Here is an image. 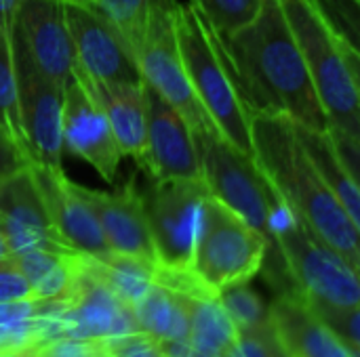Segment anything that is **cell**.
<instances>
[{"label":"cell","instance_id":"1","mask_svg":"<svg viewBox=\"0 0 360 357\" xmlns=\"http://www.w3.org/2000/svg\"><path fill=\"white\" fill-rule=\"evenodd\" d=\"M221 40L251 114H281L312 130H329L281 0H264L251 23Z\"/></svg>","mask_w":360,"mask_h":357},{"label":"cell","instance_id":"2","mask_svg":"<svg viewBox=\"0 0 360 357\" xmlns=\"http://www.w3.org/2000/svg\"><path fill=\"white\" fill-rule=\"evenodd\" d=\"M251 154L285 208L360 271V225L314 168L297 141L293 122L281 114H253Z\"/></svg>","mask_w":360,"mask_h":357},{"label":"cell","instance_id":"3","mask_svg":"<svg viewBox=\"0 0 360 357\" xmlns=\"http://www.w3.org/2000/svg\"><path fill=\"white\" fill-rule=\"evenodd\" d=\"M281 4L304 55L329 135L359 175L360 50L333 34L308 0H281Z\"/></svg>","mask_w":360,"mask_h":357},{"label":"cell","instance_id":"4","mask_svg":"<svg viewBox=\"0 0 360 357\" xmlns=\"http://www.w3.org/2000/svg\"><path fill=\"white\" fill-rule=\"evenodd\" d=\"M175 34L192 93L213 126L236 149L251 156V109L224 40L190 2L175 4Z\"/></svg>","mask_w":360,"mask_h":357},{"label":"cell","instance_id":"5","mask_svg":"<svg viewBox=\"0 0 360 357\" xmlns=\"http://www.w3.org/2000/svg\"><path fill=\"white\" fill-rule=\"evenodd\" d=\"M293 288L306 299L340 307H360L359 271L321 242L285 204L272 221V244Z\"/></svg>","mask_w":360,"mask_h":357},{"label":"cell","instance_id":"6","mask_svg":"<svg viewBox=\"0 0 360 357\" xmlns=\"http://www.w3.org/2000/svg\"><path fill=\"white\" fill-rule=\"evenodd\" d=\"M268 248L266 236L219 200L207 196L190 271L209 290L219 292L232 284L253 280L268 259Z\"/></svg>","mask_w":360,"mask_h":357},{"label":"cell","instance_id":"7","mask_svg":"<svg viewBox=\"0 0 360 357\" xmlns=\"http://www.w3.org/2000/svg\"><path fill=\"white\" fill-rule=\"evenodd\" d=\"M192 133L209 196L243 217L272 244V221L281 208V200L253 158L236 149L215 126H202Z\"/></svg>","mask_w":360,"mask_h":357},{"label":"cell","instance_id":"8","mask_svg":"<svg viewBox=\"0 0 360 357\" xmlns=\"http://www.w3.org/2000/svg\"><path fill=\"white\" fill-rule=\"evenodd\" d=\"M209 196L202 179L150 181L141 191L143 213L156 252V267L190 271L200 210Z\"/></svg>","mask_w":360,"mask_h":357},{"label":"cell","instance_id":"9","mask_svg":"<svg viewBox=\"0 0 360 357\" xmlns=\"http://www.w3.org/2000/svg\"><path fill=\"white\" fill-rule=\"evenodd\" d=\"M175 4L177 0H152L150 21L137 63L143 82L173 105L192 130H198L202 126H213V122L196 101L184 69L175 34Z\"/></svg>","mask_w":360,"mask_h":357},{"label":"cell","instance_id":"10","mask_svg":"<svg viewBox=\"0 0 360 357\" xmlns=\"http://www.w3.org/2000/svg\"><path fill=\"white\" fill-rule=\"evenodd\" d=\"M13 44V42H11ZM15 74H17V103L19 122L25 137L32 164L63 170V88L42 76L32 61L13 44Z\"/></svg>","mask_w":360,"mask_h":357},{"label":"cell","instance_id":"11","mask_svg":"<svg viewBox=\"0 0 360 357\" xmlns=\"http://www.w3.org/2000/svg\"><path fill=\"white\" fill-rule=\"evenodd\" d=\"M63 11L80 74L95 82H143L131 46L95 4L63 0Z\"/></svg>","mask_w":360,"mask_h":357},{"label":"cell","instance_id":"12","mask_svg":"<svg viewBox=\"0 0 360 357\" xmlns=\"http://www.w3.org/2000/svg\"><path fill=\"white\" fill-rule=\"evenodd\" d=\"M11 42L49 80L57 84L70 80L74 44L63 0H21L11 21Z\"/></svg>","mask_w":360,"mask_h":357},{"label":"cell","instance_id":"13","mask_svg":"<svg viewBox=\"0 0 360 357\" xmlns=\"http://www.w3.org/2000/svg\"><path fill=\"white\" fill-rule=\"evenodd\" d=\"M63 154H72L93 166L105 183H114L122 151L110 122L86 86L72 74L63 88Z\"/></svg>","mask_w":360,"mask_h":357},{"label":"cell","instance_id":"14","mask_svg":"<svg viewBox=\"0 0 360 357\" xmlns=\"http://www.w3.org/2000/svg\"><path fill=\"white\" fill-rule=\"evenodd\" d=\"M30 173L59 240L70 250L84 257L108 259L112 250L101 234L93 208L80 191V185L70 181L63 170L30 164Z\"/></svg>","mask_w":360,"mask_h":357},{"label":"cell","instance_id":"15","mask_svg":"<svg viewBox=\"0 0 360 357\" xmlns=\"http://www.w3.org/2000/svg\"><path fill=\"white\" fill-rule=\"evenodd\" d=\"M146 101L148 145L141 170L150 177V181L202 179L196 139L186 118L148 84Z\"/></svg>","mask_w":360,"mask_h":357},{"label":"cell","instance_id":"16","mask_svg":"<svg viewBox=\"0 0 360 357\" xmlns=\"http://www.w3.org/2000/svg\"><path fill=\"white\" fill-rule=\"evenodd\" d=\"M63 337L72 339H110L129 332H137V320L133 307L120 301L95 274L89 271L84 255H80V267L65 295Z\"/></svg>","mask_w":360,"mask_h":357},{"label":"cell","instance_id":"17","mask_svg":"<svg viewBox=\"0 0 360 357\" xmlns=\"http://www.w3.org/2000/svg\"><path fill=\"white\" fill-rule=\"evenodd\" d=\"M0 231L13 255L32 248L74 252L53 229L30 166L0 181Z\"/></svg>","mask_w":360,"mask_h":357},{"label":"cell","instance_id":"18","mask_svg":"<svg viewBox=\"0 0 360 357\" xmlns=\"http://www.w3.org/2000/svg\"><path fill=\"white\" fill-rule=\"evenodd\" d=\"M80 191L93 208L101 234L114 255L156 265L141 191L135 187V179H129L118 191H99L82 185Z\"/></svg>","mask_w":360,"mask_h":357},{"label":"cell","instance_id":"19","mask_svg":"<svg viewBox=\"0 0 360 357\" xmlns=\"http://www.w3.org/2000/svg\"><path fill=\"white\" fill-rule=\"evenodd\" d=\"M270 328L285 357H356L295 288L285 290L270 305Z\"/></svg>","mask_w":360,"mask_h":357},{"label":"cell","instance_id":"20","mask_svg":"<svg viewBox=\"0 0 360 357\" xmlns=\"http://www.w3.org/2000/svg\"><path fill=\"white\" fill-rule=\"evenodd\" d=\"M72 74L86 86L101 112L105 114L114 139L122 151V158H133L137 166H143L148 145V101L146 84L127 82H95L72 67Z\"/></svg>","mask_w":360,"mask_h":357},{"label":"cell","instance_id":"21","mask_svg":"<svg viewBox=\"0 0 360 357\" xmlns=\"http://www.w3.org/2000/svg\"><path fill=\"white\" fill-rule=\"evenodd\" d=\"M293 130H295L297 141L302 143L304 151L312 160L314 168L323 177V181L329 185V189L342 202V206L352 217V221L360 225L359 175L350 168V164L338 149L329 130H312V128L295 124V122H293Z\"/></svg>","mask_w":360,"mask_h":357},{"label":"cell","instance_id":"22","mask_svg":"<svg viewBox=\"0 0 360 357\" xmlns=\"http://www.w3.org/2000/svg\"><path fill=\"white\" fill-rule=\"evenodd\" d=\"M17 267L32 286L34 301L65 299L80 267V252L32 248L13 255Z\"/></svg>","mask_w":360,"mask_h":357},{"label":"cell","instance_id":"23","mask_svg":"<svg viewBox=\"0 0 360 357\" xmlns=\"http://www.w3.org/2000/svg\"><path fill=\"white\" fill-rule=\"evenodd\" d=\"M141 332L158 341H184L188 335V311L179 290L165 284H154L133 307Z\"/></svg>","mask_w":360,"mask_h":357},{"label":"cell","instance_id":"24","mask_svg":"<svg viewBox=\"0 0 360 357\" xmlns=\"http://www.w3.org/2000/svg\"><path fill=\"white\" fill-rule=\"evenodd\" d=\"M84 263H86L89 271L95 274L129 307H135V303L154 284L156 265L143 263L139 259H131V257L112 252L108 259L84 257Z\"/></svg>","mask_w":360,"mask_h":357},{"label":"cell","instance_id":"25","mask_svg":"<svg viewBox=\"0 0 360 357\" xmlns=\"http://www.w3.org/2000/svg\"><path fill=\"white\" fill-rule=\"evenodd\" d=\"M0 128L6 137L19 147V151L30 160L25 137L19 122V103H17V74L11 44V25L0 23Z\"/></svg>","mask_w":360,"mask_h":357},{"label":"cell","instance_id":"26","mask_svg":"<svg viewBox=\"0 0 360 357\" xmlns=\"http://www.w3.org/2000/svg\"><path fill=\"white\" fill-rule=\"evenodd\" d=\"M217 297L238 332L270 326V305H266L262 295L251 288V280L221 288Z\"/></svg>","mask_w":360,"mask_h":357},{"label":"cell","instance_id":"27","mask_svg":"<svg viewBox=\"0 0 360 357\" xmlns=\"http://www.w3.org/2000/svg\"><path fill=\"white\" fill-rule=\"evenodd\" d=\"M93 4L112 21L137 57L146 38L152 0H95Z\"/></svg>","mask_w":360,"mask_h":357},{"label":"cell","instance_id":"28","mask_svg":"<svg viewBox=\"0 0 360 357\" xmlns=\"http://www.w3.org/2000/svg\"><path fill=\"white\" fill-rule=\"evenodd\" d=\"M194 8L202 13L209 25L219 38L236 34L240 27L251 23L264 0H188Z\"/></svg>","mask_w":360,"mask_h":357},{"label":"cell","instance_id":"29","mask_svg":"<svg viewBox=\"0 0 360 357\" xmlns=\"http://www.w3.org/2000/svg\"><path fill=\"white\" fill-rule=\"evenodd\" d=\"M314 11L321 15V19L338 34L346 44L360 50L359 34H360V0H308Z\"/></svg>","mask_w":360,"mask_h":357},{"label":"cell","instance_id":"30","mask_svg":"<svg viewBox=\"0 0 360 357\" xmlns=\"http://www.w3.org/2000/svg\"><path fill=\"white\" fill-rule=\"evenodd\" d=\"M312 311L321 318V322L359 357L360 353V307H340L329 303L308 301Z\"/></svg>","mask_w":360,"mask_h":357},{"label":"cell","instance_id":"31","mask_svg":"<svg viewBox=\"0 0 360 357\" xmlns=\"http://www.w3.org/2000/svg\"><path fill=\"white\" fill-rule=\"evenodd\" d=\"M30 357H108L105 339H53L27 349Z\"/></svg>","mask_w":360,"mask_h":357},{"label":"cell","instance_id":"32","mask_svg":"<svg viewBox=\"0 0 360 357\" xmlns=\"http://www.w3.org/2000/svg\"><path fill=\"white\" fill-rule=\"evenodd\" d=\"M221 357H285L278 349L272 328L238 332L236 341L224 351Z\"/></svg>","mask_w":360,"mask_h":357},{"label":"cell","instance_id":"33","mask_svg":"<svg viewBox=\"0 0 360 357\" xmlns=\"http://www.w3.org/2000/svg\"><path fill=\"white\" fill-rule=\"evenodd\" d=\"M105 356L108 357H167L160 349L158 339L148 332H129L120 337L105 339Z\"/></svg>","mask_w":360,"mask_h":357},{"label":"cell","instance_id":"34","mask_svg":"<svg viewBox=\"0 0 360 357\" xmlns=\"http://www.w3.org/2000/svg\"><path fill=\"white\" fill-rule=\"evenodd\" d=\"M34 301V292L13 255L0 261V303H25Z\"/></svg>","mask_w":360,"mask_h":357},{"label":"cell","instance_id":"35","mask_svg":"<svg viewBox=\"0 0 360 357\" xmlns=\"http://www.w3.org/2000/svg\"><path fill=\"white\" fill-rule=\"evenodd\" d=\"M27 158L19 151V147L6 137V133L0 128V181L11 177L17 170L27 168Z\"/></svg>","mask_w":360,"mask_h":357},{"label":"cell","instance_id":"36","mask_svg":"<svg viewBox=\"0 0 360 357\" xmlns=\"http://www.w3.org/2000/svg\"><path fill=\"white\" fill-rule=\"evenodd\" d=\"M21 0H0V23L4 25H11L13 17H15V11L19 6Z\"/></svg>","mask_w":360,"mask_h":357},{"label":"cell","instance_id":"37","mask_svg":"<svg viewBox=\"0 0 360 357\" xmlns=\"http://www.w3.org/2000/svg\"><path fill=\"white\" fill-rule=\"evenodd\" d=\"M13 252H11V248H8V242H6V238L2 236V231H0V261L2 259H8Z\"/></svg>","mask_w":360,"mask_h":357},{"label":"cell","instance_id":"38","mask_svg":"<svg viewBox=\"0 0 360 357\" xmlns=\"http://www.w3.org/2000/svg\"><path fill=\"white\" fill-rule=\"evenodd\" d=\"M74 2H89V4H93L95 0H74Z\"/></svg>","mask_w":360,"mask_h":357}]
</instances>
